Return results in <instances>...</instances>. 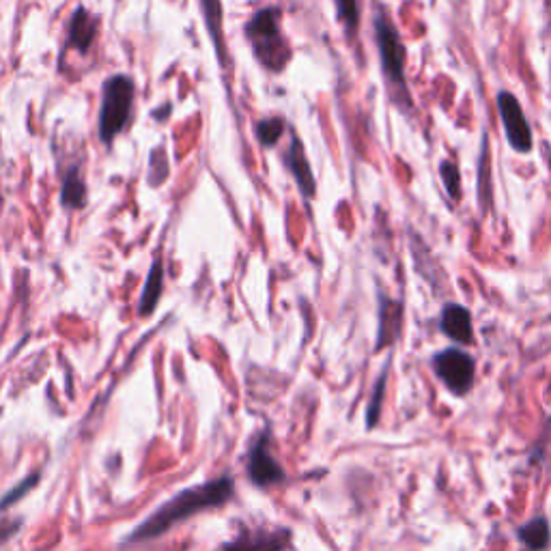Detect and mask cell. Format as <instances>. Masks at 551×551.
Returning a JSON list of instances; mask_svg holds the SVG:
<instances>
[{"label":"cell","mask_w":551,"mask_h":551,"mask_svg":"<svg viewBox=\"0 0 551 551\" xmlns=\"http://www.w3.org/2000/svg\"><path fill=\"white\" fill-rule=\"evenodd\" d=\"M61 205L67 211H76V209H82L84 205H87V183H84L78 166H72L63 175Z\"/></svg>","instance_id":"obj_13"},{"label":"cell","mask_w":551,"mask_h":551,"mask_svg":"<svg viewBox=\"0 0 551 551\" xmlns=\"http://www.w3.org/2000/svg\"><path fill=\"white\" fill-rule=\"evenodd\" d=\"M285 134V119L267 117L257 123V138L263 147H274Z\"/></svg>","instance_id":"obj_20"},{"label":"cell","mask_w":551,"mask_h":551,"mask_svg":"<svg viewBox=\"0 0 551 551\" xmlns=\"http://www.w3.org/2000/svg\"><path fill=\"white\" fill-rule=\"evenodd\" d=\"M134 80L125 74L112 76L104 82L102 112H100V138L102 143H112L132 117L134 106Z\"/></svg>","instance_id":"obj_4"},{"label":"cell","mask_w":551,"mask_h":551,"mask_svg":"<svg viewBox=\"0 0 551 551\" xmlns=\"http://www.w3.org/2000/svg\"><path fill=\"white\" fill-rule=\"evenodd\" d=\"M517 539L530 551H545L551 543L549 521L545 517H534L517 530Z\"/></svg>","instance_id":"obj_14"},{"label":"cell","mask_w":551,"mask_h":551,"mask_svg":"<svg viewBox=\"0 0 551 551\" xmlns=\"http://www.w3.org/2000/svg\"><path fill=\"white\" fill-rule=\"evenodd\" d=\"M291 545V530H250L242 532L224 551H285Z\"/></svg>","instance_id":"obj_9"},{"label":"cell","mask_w":551,"mask_h":551,"mask_svg":"<svg viewBox=\"0 0 551 551\" xmlns=\"http://www.w3.org/2000/svg\"><path fill=\"white\" fill-rule=\"evenodd\" d=\"M440 330L457 345H474V321L470 308L448 302L440 313Z\"/></svg>","instance_id":"obj_10"},{"label":"cell","mask_w":551,"mask_h":551,"mask_svg":"<svg viewBox=\"0 0 551 551\" xmlns=\"http://www.w3.org/2000/svg\"><path fill=\"white\" fill-rule=\"evenodd\" d=\"M246 37L254 56L265 69L280 74L287 67L291 48L280 31V11L276 7H265L254 13L246 24Z\"/></svg>","instance_id":"obj_3"},{"label":"cell","mask_w":551,"mask_h":551,"mask_svg":"<svg viewBox=\"0 0 551 551\" xmlns=\"http://www.w3.org/2000/svg\"><path fill=\"white\" fill-rule=\"evenodd\" d=\"M547 3H549V0H547Z\"/></svg>","instance_id":"obj_24"},{"label":"cell","mask_w":551,"mask_h":551,"mask_svg":"<svg viewBox=\"0 0 551 551\" xmlns=\"http://www.w3.org/2000/svg\"><path fill=\"white\" fill-rule=\"evenodd\" d=\"M37 480H39V472H33L31 476H26L20 485L13 487L9 493H5V496L0 498V513L7 511V508L16 504L18 500H22L26 496V493H31L35 489V485H37Z\"/></svg>","instance_id":"obj_22"},{"label":"cell","mask_w":551,"mask_h":551,"mask_svg":"<svg viewBox=\"0 0 551 551\" xmlns=\"http://www.w3.org/2000/svg\"><path fill=\"white\" fill-rule=\"evenodd\" d=\"M233 493H235V485H233V478L229 476L207 480L205 485L183 489L166 504H162L153 515H149L143 524L127 536L125 543H145V541L158 539V536H162L173 526L181 524V521L190 519L192 515L209 511V508H216V506H224L233 498Z\"/></svg>","instance_id":"obj_1"},{"label":"cell","mask_w":551,"mask_h":551,"mask_svg":"<svg viewBox=\"0 0 551 551\" xmlns=\"http://www.w3.org/2000/svg\"><path fill=\"white\" fill-rule=\"evenodd\" d=\"M97 35V24L95 18L87 9L78 7L72 16V22H69V35H67V44L76 48L80 54H87L93 46Z\"/></svg>","instance_id":"obj_12"},{"label":"cell","mask_w":551,"mask_h":551,"mask_svg":"<svg viewBox=\"0 0 551 551\" xmlns=\"http://www.w3.org/2000/svg\"><path fill=\"white\" fill-rule=\"evenodd\" d=\"M431 369L455 397H465L472 392L476 381V360L468 351L457 347L442 349L431 358Z\"/></svg>","instance_id":"obj_5"},{"label":"cell","mask_w":551,"mask_h":551,"mask_svg":"<svg viewBox=\"0 0 551 551\" xmlns=\"http://www.w3.org/2000/svg\"><path fill=\"white\" fill-rule=\"evenodd\" d=\"M282 162H285V166L289 168L293 179L298 181V188L306 196V199H315L317 186H315L313 168H310V164H308L302 140L295 134H291V143H289L287 151L282 153Z\"/></svg>","instance_id":"obj_11"},{"label":"cell","mask_w":551,"mask_h":551,"mask_svg":"<svg viewBox=\"0 0 551 551\" xmlns=\"http://www.w3.org/2000/svg\"><path fill=\"white\" fill-rule=\"evenodd\" d=\"M336 16L343 22L349 35H356L360 26V3L358 0H334Z\"/></svg>","instance_id":"obj_21"},{"label":"cell","mask_w":551,"mask_h":551,"mask_svg":"<svg viewBox=\"0 0 551 551\" xmlns=\"http://www.w3.org/2000/svg\"><path fill=\"white\" fill-rule=\"evenodd\" d=\"M373 31H375V44L379 52L381 74H384V80L388 84L392 102L397 104V108H401L405 115H412L414 97L409 93V84L405 78L407 48L403 44L399 28L394 26L392 18L388 16V11L384 7L375 9Z\"/></svg>","instance_id":"obj_2"},{"label":"cell","mask_w":551,"mask_h":551,"mask_svg":"<svg viewBox=\"0 0 551 551\" xmlns=\"http://www.w3.org/2000/svg\"><path fill=\"white\" fill-rule=\"evenodd\" d=\"M498 115L511 149L521 155L530 153L534 147V136H532L526 112L517 100V95H513L511 91L498 93Z\"/></svg>","instance_id":"obj_6"},{"label":"cell","mask_w":551,"mask_h":551,"mask_svg":"<svg viewBox=\"0 0 551 551\" xmlns=\"http://www.w3.org/2000/svg\"><path fill=\"white\" fill-rule=\"evenodd\" d=\"M248 476L257 487H267L285 480V470L280 468L278 461L272 457L270 450V431L261 433L250 446L248 455Z\"/></svg>","instance_id":"obj_7"},{"label":"cell","mask_w":551,"mask_h":551,"mask_svg":"<svg viewBox=\"0 0 551 551\" xmlns=\"http://www.w3.org/2000/svg\"><path fill=\"white\" fill-rule=\"evenodd\" d=\"M405 323V306L401 300H394L384 291L379 293V328L375 351H384L392 347L401 338Z\"/></svg>","instance_id":"obj_8"},{"label":"cell","mask_w":551,"mask_h":551,"mask_svg":"<svg viewBox=\"0 0 551 551\" xmlns=\"http://www.w3.org/2000/svg\"><path fill=\"white\" fill-rule=\"evenodd\" d=\"M203 5V13H205V20H207V28H209V35L211 39H214V48L220 56V63L224 65L226 61V54H224V35H222V7H220V0H201Z\"/></svg>","instance_id":"obj_16"},{"label":"cell","mask_w":551,"mask_h":551,"mask_svg":"<svg viewBox=\"0 0 551 551\" xmlns=\"http://www.w3.org/2000/svg\"><path fill=\"white\" fill-rule=\"evenodd\" d=\"M388 371H390V362L384 366V371H381V375L377 377L369 407H366V427H369V429L377 427V422L381 418V407H384L386 386H388Z\"/></svg>","instance_id":"obj_17"},{"label":"cell","mask_w":551,"mask_h":551,"mask_svg":"<svg viewBox=\"0 0 551 551\" xmlns=\"http://www.w3.org/2000/svg\"><path fill=\"white\" fill-rule=\"evenodd\" d=\"M20 528V521H16V524H3L0 526V543H5L7 539H11L13 532H16Z\"/></svg>","instance_id":"obj_23"},{"label":"cell","mask_w":551,"mask_h":551,"mask_svg":"<svg viewBox=\"0 0 551 551\" xmlns=\"http://www.w3.org/2000/svg\"><path fill=\"white\" fill-rule=\"evenodd\" d=\"M440 177L444 183V190L452 203H461L463 188H461V171L455 162L442 160L440 162Z\"/></svg>","instance_id":"obj_19"},{"label":"cell","mask_w":551,"mask_h":551,"mask_svg":"<svg viewBox=\"0 0 551 551\" xmlns=\"http://www.w3.org/2000/svg\"><path fill=\"white\" fill-rule=\"evenodd\" d=\"M162 291H164V267H162V261H153L151 265V272L147 276V285H145V291L143 295H140V304H138V315H151L153 308L158 306L160 298H162Z\"/></svg>","instance_id":"obj_15"},{"label":"cell","mask_w":551,"mask_h":551,"mask_svg":"<svg viewBox=\"0 0 551 551\" xmlns=\"http://www.w3.org/2000/svg\"><path fill=\"white\" fill-rule=\"evenodd\" d=\"M478 199H480V209H487L491 205V166H489V134L485 132L483 136V149H480V162H478Z\"/></svg>","instance_id":"obj_18"}]
</instances>
